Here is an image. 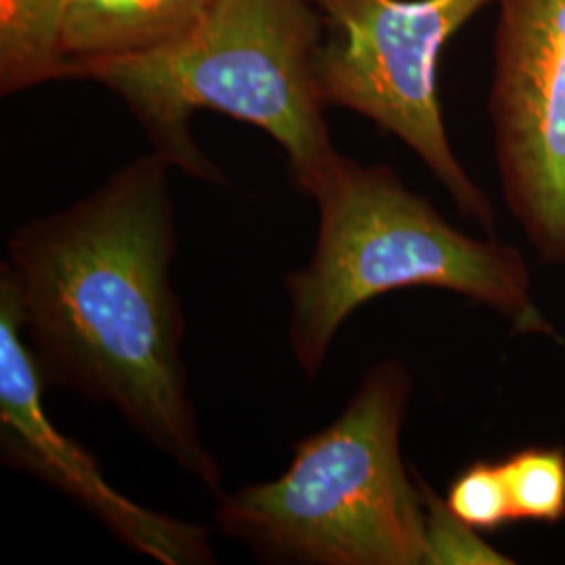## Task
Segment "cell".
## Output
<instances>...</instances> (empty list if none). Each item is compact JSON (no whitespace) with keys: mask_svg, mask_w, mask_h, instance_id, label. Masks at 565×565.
<instances>
[{"mask_svg":"<svg viewBox=\"0 0 565 565\" xmlns=\"http://www.w3.org/2000/svg\"><path fill=\"white\" fill-rule=\"evenodd\" d=\"M172 166L156 151L70 207L21 224L0 266L46 382L116 408L182 471L223 497L182 361L184 319L170 268Z\"/></svg>","mask_w":565,"mask_h":565,"instance_id":"1","label":"cell"},{"mask_svg":"<svg viewBox=\"0 0 565 565\" xmlns=\"http://www.w3.org/2000/svg\"><path fill=\"white\" fill-rule=\"evenodd\" d=\"M321 41L310 0H216L181 41L137 57L70 63L65 81L111 90L158 156L212 184L226 177L195 142L193 116L210 109L256 126L279 142L294 186L312 198L342 156L317 78Z\"/></svg>","mask_w":565,"mask_h":565,"instance_id":"2","label":"cell"},{"mask_svg":"<svg viewBox=\"0 0 565 565\" xmlns=\"http://www.w3.org/2000/svg\"><path fill=\"white\" fill-rule=\"evenodd\" d=\"M312 200L319 205L312 258L285 277L287 340L308 377L321 371L354 310L415 287L455 291L499 312L520 335L562 342L534 300L522 249L446 223L384 163L340 156Z\"/></svg>","mask_w":565,"mask_h":565,"instance_id":"3","label":"cell"},{"mask_svg":"<svg viewBox=\"0 0 565 565\" xmlns=\"http://www.w3.org/2000/svg\"><path fill=\"white\" fill-rule=\"evenodd\" d=\"M411 373L366 371L342 415L294 446L277 480L221 497L216 524L270 564L422 565L425 507L401 455Z\"/></svg>","mask_w":565,"mask_h":565,"instance_id":"4","label":"cell"},{"mask_svg":"<svg viewBox=\"0 0 565 565\" xmlns=\"http://www.w3.org/2000/svg\"><path fill=\"white\" fill-rule=\"evenodd\" d=\"M323 21L317 78L324 105L394 135L438 179L465 218L494 233V207L457 160L438 97L452 41L497 0H310Z\"/></svg>","mask_w":565,"mask_h":565,"instance_id":"5","label":"cell"},{"mask_svg":"<svg viewBox=\"0 0 565 565\" xmlns=\"http://www.w3.org/2000/svg\"><path fill=\"white\" fill-rule=\"evenodd\" d=\"M488 114L507 210L565 264V0H497Z\"/></svg>","mask_w":565,"mask_h":565,"instance_id":"6","label":"cell"},{"mask_svg":"<svg viewBox=\"0 0 565 565\" xmlns=\"http://www.w3.org/2000/svg\"><path fill=\"white\" fill-rule=\"evenodd\" d=\"M46 377L23 333L20 303L0 275V452L2 461L57 488L120 543L162 565L214 564L212 530L153 511L121 494L97 459L51 422Z\"/></svg>","mask_w":565,"mask_h":565,"instance_id":"7","label":"cell"},{"mask_svg":"<svg viewBox=\"0 0 565 565\" xmlns=\"http://www.w3.org/2000/svg\"><path fill=\"white\" fill-rule=\"evenodd\" d=\"M216 0H67L63 49L78 61L137 57L184 39ZM67 70V67H65Z\"/></svg>","mask_w":565,"mask_h":565,"instance_id":"8","label":"cell"},{"mask_svg":"<svg viewBox=\"0 0 565 565\" xmlns=\"http://www.w3.org/2000/svg\"><path fill=\"white\" fill-rule=\"evenodd\" d=\"M67 0H0V93L65 81Z\"/></svg>","mask_w":565,"mask_h":565,"instance_id":"9","label":"cell"},{"mask_svg":"<svg viewBox=\"0 0 565 565\" xmlns=\"http://www.w3.org/2000/svg\"><path fill=\"white\" fill-rule=\"evenodd\" d=\"M513 522L559 524L565 520V448L532 446L499 463Z\"/></svg>","mask_w":565,"mask_h":565,"instance_id":"10","label":"cell"},{"mask_svg":"<svg viewBox=\"0 0 565 565\" xmlns=\"http://www.w3.org/2000/svg\"><path fill=\"white\" fill-rule=\"evenodd\" d=\"M425 507V565H511L499 548L480 539V532L461 522L446 499L417 476Z\"/></svg>","mask_w":565,"mask_h":565,"instance_id":"11","label":"cell"},{"mask_svg":"<svg viewBox=\"0 0 565 565\" xmlns=\"http://www.w3.org/2000/svg\"><path fill=\"white\" fill-rule=\"evenodd\" d=\"M446 505L478 532H494L513 522L499 463L476 461L469 465L448 488Z\"/></svg>","mask_w":565,"mask_h":565,"instance_id":"12","label":"cell"}]
</instances>
